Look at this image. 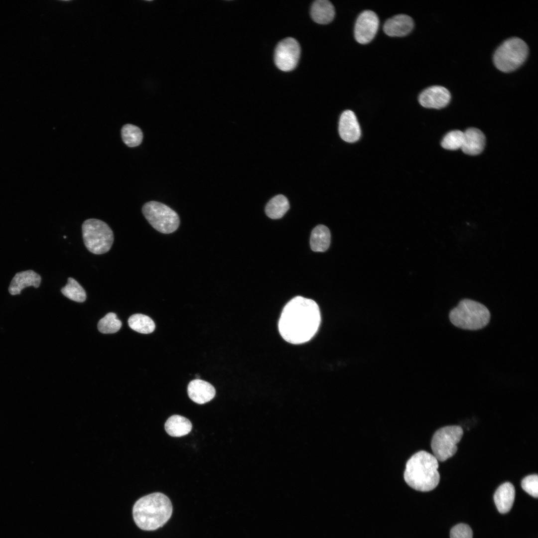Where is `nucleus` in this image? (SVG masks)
Returning a JSON list of instances; mask_svg holds the SVG:
<instances>
[{"instance_id":"nucleus-1","label":"nucleus","mask_w":538,"mask_h":538,"mask_svg":"<svg viewBox=\"0 0 538 538\" xmlns=\"http://www.w3.org/2000/svg\"><path fill=\"white\" fill-rule=\"evenodd\" d=\"M320 321V312L316 302L297 296L284 307L278 327L280 335L286 341L299 344L308 342L315 335Z\"/></svg>"},{"instance_id":"nucleus-2","label":"nucleus","mask_w":538,"mask_h":538,"mask_svg":"<svg viewBox=\"0 0 538 538\" xmlns=\"http://www.w3.org/2000/svg\"><path fill=\"white\" fill-rule=\"evenodd\" d=\"M172 506L165 495L156 492L143 496L134 505L133 515L137 526L144 531L162 527L170 518Z\"/></svg>"},{"instance_id":"nucleus-3","label":"nucleus","mask_w":538,"mask_h":538,"mask_svg":"<svg viewBox=\"0 0 538 538\" xmlns=\"http://www.w3.org/2000/svg\"><path fill=\"white\" fill-rule=\"evenodd\" d=\"M438 467V461L433 455L424 450L419 451L407 461L404 479L408 486L416 490H432L439 482Z\"/></svg>"},{"instance_id":"nucleus-4","label":"nucleus","mask_w":538,"mask_h":538,"mask_svg":"<svg viewBox=\"0 0 538 538\" xmlns=\"http://www.w3.org/2000/svg\"><path fill=\"white\" fill-rule=\"evenodd\" d=\"M449 319L458 328L475 330L488 324L490 313L483 304L471 299H464L450 311Z\"/></svg>"},{"instance_id":"nucleus-5","label":"nucleus","mask_w":538,"mask_h":538,"mask_svg":"<svg viewBox=\"0 0 538 538\" xmlns=\"http://www.w3.org/2000/svg\"><path fill=\"white\" fill-rule=\"evenodd\" d=\"M529 53L526 43L518 37L504 41L496 50L493 62L496 67L503 72H511L520 67Z\"/></svg>"},{"instance_id":"nucleus-6","label":"nucleus","mask_w":538,"mask_h":538,"mask_svg":"<svg viewBox=\"0 0 538 538\" xmlns=\"http://www.w3.org/2000/svg\"><path fill=\"white\" fill-rule=\"evenodd\" d=\"M85 246L92 253L100 255L107 253L112 247L114 234L107 223L97 219H89L82 224Z\"/></svg>"},{"instance_id":"nucleus-7","label":"nucleus","mask_w":538,"mask_h":538,"mask_svg":"<svg viewBox=\"0 0 538 538\" xmlns=\"http://www.w3.org/2000/svg\"><path fill=\"white\" fill-rule=\"evenodd\" d=\"M142 212L149 223L160 233H171L179 225L178 214L163 203L154 201L148 202L143 205Z\"/></svg>"},{"instance_id":"nucleus-8","label":"nucleus","mask_w":538,"mask_h":538,"mask_svg":"<svg viewBox=\"0 0 538 538\" xmlns=\"http://www.w3.org/2000/svg\"><path fill=\"white\" fill-rule=\"evenodd\" d=\"M463 434V429L459 425L446 426L434 433L431 441V448L433 455L438 461H444L456 453L457 444Z\"/></svg>"},{"instance_id":"nucleus-9","label":"nucleus","mask_w":538,"mask_h":538,"mask_svg":"<svg viewBox=\"0 0 538 538\" xmlns=\"http://www.w3.org/2000/svg\"><path fill=\"white\" fill-rule=\"evenodd\" d=\"M300 54V48L297 40L292 37L286 38L280 41L276 47L275 64L281 71H291L297 64Z\"/></svg>"},{"instance_id":"nucleus-10","label":"nucleus","mask_w":538,"mask_h":538,"mask_svg":"<svg viewBox=\"0 0 538 538\" xmlns=\"http://www.w3.org/2000/svg\"><path fill=\"white\" fill-rule=\"evenodd\" d=\"M379 26V19L375 12L366 10L358 16L355 25L354 36L361 44L370 42L376 35Z\"/></svg>"},{"instance_id":"nucleus-11","label":"nucleus","mask_w":538,"mask_h":538,"mask_svg":"<svg viewBox=\"0 0 538 538\" xmlns=\"http://www.w3.org/2000/svg\"><path fill=\"white\" fill-rule=\"evenodd\" d=\"M451 99L449 91L441 86H432L426 88L419 95L418 101L427 108L440 109L446 107Z\"/></svg>"},{"instance_id":"nucleus-12","label":"nucleus","mask_w":538,"mask_h":538,"mask_svg":"<svg viewBox=\"0 0 538 538\" xmlns=\"http://www.w3.org/2000/svg\"><path fill=\"white\" fill-rule=\"evenodd\" d=\"M339 133L341 138L348 142H354L361 136V129L355 114L351 110L344 111L340 118Z\"/></svg>"},{"instance_id":"nucleus-13","label":"nucleus","mask_w":538,"mask_h":538,"mask_svg":"<svg viewBox=\"0 0 538 538\" xmlns=\"http://www.w3.org/2000/svg\"><path fill=\"white\" fill-rule=\"evenodd\" d=\"M414 26L412 18L409 16L400 14L388 19L384 23L385 33L392 37H402L409 34Z\"/></svg>"},{"instance_id":"nucleus-14","label":"nucleus","mask_w":538,"mask_h":538,"mask_svg":"<svg viewBox=\"0 0 538 538\" xmlns=\"http://www.w3.org/2000/svg\"><path fill=\"white\" fill-rule=\"evenodd\" d=\"M187 392L190 399L198 404H203L210 401L216 394L215 389L211 384L197 379L189 383Z\"/></svg>"},{"instance_id":"nucleus-15","label":"nucleus","mask_w":538,"mask_h":538,"mask_svg":"<svg viewBox=\"0 0 538 538\" xmlns=\"http://www.w3.org/2000/svg\"><path fill=\"white\" fill-rule=\"evenodd\" d=\"M41 280L40 275L32 270L18 272L12 278L8 291L12 295L19 294L21 291L26 287L33 286L38 288Z\"/></svg>"},{"instance_id":"nucleus-16","label":"nucleus","mask_w":538,"mask_h":538,"mask_svg":"<svg viewBox=\"0 0 538 538\" xmlns=\"http://www.w3.org/2000/svg\"><path fill=\"white\" fill-rule=\"evenodd\" d=\"M485 136L480 130L471 128L464 132V141L461 149L465 154L475 155L480 154L485 145Z\"/></svg>"},{"instance_id":"nucleus-17","label":"nucleus","mask_w":538,"mask_h":538,"mask_svg":"<svg viewBox=\"0 0 538 538\" xmlns=\"http://www.w3.org/2000/svg\"><path fill=\"white\" fill-rule=\"evenodd\" d=\"M515 497V489L510 482L501 485L494 495V500L498 511L502 514L508 513L512 508Z\"/></svg>"},{"instance_id":"nucleus-18","label":"nucleus","mask_w":538,"mask_h":538,"mask_svg":"<svg viewBox=\"0 0 538 538\" xmlns=\"http://www.w3.org/2000/svg\"><path fill=\"white\" fill-rule=\"evenodd\" d=\"M310 14L313 20L319 24L330 22L335 16L334 6L327 0H317L312 4Z\"/></svg>"},{"instance_id":"nucleus-19","label":"nucleus","mask_w":538,"mask_h":538,"mask_svg":"<svg viewBox=\"0 0 538 538\" xmlns=\"http://www.w3.org/2000/svg\"><path fill=\"white\" fill-rule=\"evenodd\" d=\"M166 432L173 437H181L188 434L192 428L190 421L186 417L173 415L169 417L165 423Z\"/></svg>"},{"instance_id":"nucleus-20","label":"nucleus","mask_w":538,"mask_h":538,"mask_svg":"<svg viewBox=\"0 0 538 538\" xmlns=\"http://www.w3.org/2000/svg\"><path fill=\"white\" fill-rule=\"evenodd\" d=\"M330 233L325 226L319 225L312 231L310 245L311 249L317 252H324L328 249L330 244Z\"/></svg>"},{"instance_id":"nucleus-21","label":"nucleus","mask_w":538,"mask_h":538,"mask_svg":"<svg viewBox=\"0 0 538 538\" xmlns=\"http://www.w3.org/2000/svg\"><path fill=\"white\" fill-rule=\"evenodd\" d=\"M289 208V202L284 195H277L271 198L267 203L265 211L270 218L276 219L281 218Z\"/></svg>"},{"instance_id":"nucleus-22","label":"nucleus","mask_w":538,"mask_h":538,"mask_svg":"<svg viewBox=\"0 0 538 538\" xmlns=\"http://www.w3.org/2000/svg\"><path fill=\"white\" fill-rule=\"evenodd\" d=\"M128 324L133 330L142 334L150 333L155 327L151 318L142 314L132 315L128 319Z\"/></svg>"},{"instance_id":"nucleus-23","label":"nucleus","mask_w":538,"mask_h":538,"mask_svg":"<svg viewBox=\"0 0 538 538\" xmlns=\"http://www.w3.org/2000/svg\"><path fill=\"white\" fill-rule=\"evenodd\" d=\"M61 291L65 296L76 302H82L86 299V293L83 287L72 277L68 278L67 284Z\"/></svg>"},{"instance_id":"nucleus-24","label":"nucleus","mask_w":538,"mask_h":538,"mask_svg":"<svg viewBox=\"0 0 538 538\" xmlns=\"http://www.w3.org/2000/svg\"><path fill=\"white\" fill-rule=\"evenodd\" d=\"M121 135L123 142L129 147L139 145L143 139L141 130L132 124H126L123 127Z\"/></svg>"},{"instance_id":"nucleus-25","label":"nucleus","mask_w":538,"mask_h":538,"mask_svg":"<svg viewBox=\"0 0 538 538\" xmlns=\"http://www.w3.org/2000/svg\"><path fill=\"white\" fill-rule=\"evenodd\" d=\"M122 326V322L117 318V315L113 312L107 314L101 319L98 324L99 331L104 334L114 333L120 330Z\"/></svg>"},{"instance_id":"nucleus-26","label":"nucleus","mask_w":538,"mask_h":538,"mask_svg":"<svg viewBox=\"0 0 538 538\" xmlns=\"http://www.w3.org/2000/svg\"><path fill=\"white\" fill-rule=\"evenodd\" d=\"M464 141V132L454 130L448 133L443 138L441 145L448 150H457L461 148Z\"/></svg>"},{"instance_id":"nucleus-27","label":"nucleus","mask_w":538,"mask_h":538,"mask_svg":"<svg viewBox=\"0 0 538 538\" xmlns=\"http://www.w3.org/2000/svg\"><path fill=\"white\" fill-rule=\"evenodd\" d=\"M521 486L523 490L531 496L538 497V476L532 474L525 477L522 481Z\"/></svg>"},{"instance_id":"nucleus-28","label":"nucleus","mask_w":538,"mask_h":538,"mask_svg":"<svg viewBox=\"0 0 538 538\" xmlns=\"http://www.w3.org/2000/svg\"><path fill=\"white\" fill-rule=\"evenodd\" d=\"M450 537V538H472L473 532L468 525L459 524L451 529Z\"/></svg>"},{"instance_id":"nucleus-29","label":"nucleus","mask_w":538,"mask_h":538,"mask_svg":"<svg viewBox=\"0 0 538 538\" xmlns=\"http://www.w3.org/2000/svg\"><path fill=\"white\" fill-rule=\"evenodd\" d=\"M63 237H64V238H66V236H64Z\"/></svg>"}]
</instances>
